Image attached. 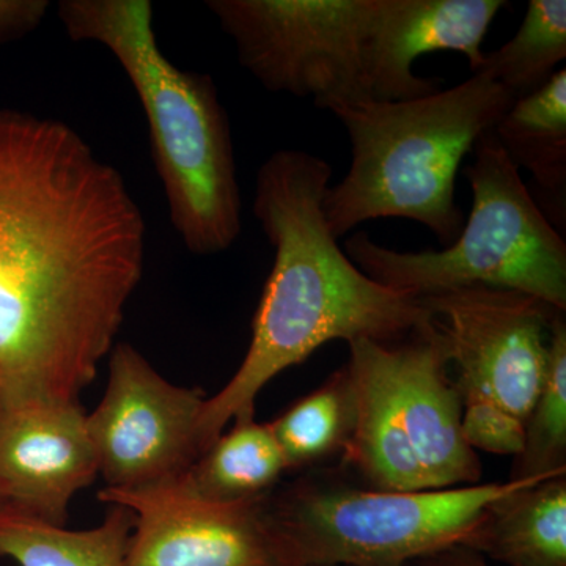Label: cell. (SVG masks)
<instances>
[{
  "label": "cell",
  "instance_id": "cell-1",
  "mask_svg": "<svg viewBox=\"0 0 566 566\" xmlns=\"http://www.w3.org/2000/svg\"><path fill=\"white\" fill-rule=\"evenodd\" d=\"M145 253L120 170L69 123L0 107V390L80 401Z\"/></svg>",
  "mask_w": 566,
  "mask_h": 566
},
{
  "label": "cell",
  "instance_id": "cell-2",
  "mask_svg": "<svg viewBox=\"0 0 566 566\" xmlns=\"http://www.w3.org/2000/svg\"><path fill=\"white\" fill-rule=\"evenodd\" d=\"M333 169L318 156L279 150L260 166L252 212L275 251L243 364L197 422L200 453L230 422L255 419V400L286 368L327 342L392 344L430 319L412 294L375 282L348 259L327 227Z\"/></svg>",
  "mask_w": 566,
  "mask_h": 566
},
{
  "label": "cell",
  "instance_id": "cell-3",
  "mask_svg": "<svg viewBox=\"0 0 566 566\" xmlns=\"http://www.w3.org/2000/svg\"><path fill=\"white\" fill-rule=\"evenodd\" d=\"M57 14L71 40L102 44L132 82L185 248L196 255L232 248L241 233V193L229 115L210 74L166 57L148 0H62Z\"/></svg>",
  "mask_w": 566,
  "mask_h": 566
},
{
  "label": "cell",
  "instance_id": "cell-4",
  "mask_svg": "<svg viewBox=\"0 0 566 566\" xmlns=\"http://www.w3.org/2000/svg\"><path fill=\"white\" fill-rule=\"evenodd\" d=\"M513 102L497 82L474 74L422 98L331 107L353 151L349 172L324 196L335 240L359 223L403 218L428 227L450 248L464 226L455 203L461 161Z\"/></svg>",
  "mask_w": 566,
  "mask_h": 566
},
{
  "label": "cell",
  "instance_id": "cell-5",
  "mask_svg": "<svg viewBox=\"0 0 566 566\" xmlns=\"http://www.w3.org/2000/svg\"><path fill=\"white\" fill-rule=\"evenodd\" d=\"M474 155L464 169L471 216L450 248L397 252L359 232L346 241V255L375 282L416 297L480 285L528 294L565 312L564 234L535 203L494 129L476 140Z\"/></svg>",
  "mask_w": 566,
  "mask_h": 566
},
{
  "label": "cell",
  "instance_id": "cell-6",
  "mask_svg": "<svg viewBox=\"0 0 566 566\" xmlns=\"http://www.w3.org/2000/svg\"><path fill=\"white\" fill-rule=\"evenodd\" d=\"M534 480L434 491H379L304 479L268 505L301 566H406L463 546L488 509Z\"/></svg>",
  "mask_w": 566,
  "mask_h": 566
},
{
  "label": "cell",
  "instance_id": "cell-7",
  "mask_svg": "<svg viewBox=\"0 0 566 566\" xmlns=\"http://www.w3.org/2000/svg\"><path fill=\"white\" fill-rule=\"evenodd\" d=\"M238 61L266 91L318 109L374 102L378 0H208Z\"/></svg>",
  "mask_w": 566,
  "mask_h": 566
},
{
  "label": "cell",
  "instance_id": "cell-8",
  "mask_svg": "<svg viewBox=\"0 0 566 566\" xmlns=\"http://www.w3.org/2000/svg\"><path fill=\"white\" fill-rule=\"evenodd\" d=\"M417 300L441 335L461 401L485 398L526 422L545 381L551 322L560 311L480 285Z\"/></svg>",
  "mask_w": 566,
  "mask_h": 566
},
{
  "label": "cell",
  "instance_id": "cell-9",
  "mask_svg": "<svg viewBox=\"0 0 566 566\" xmlns=\"http://www.w3.org/2000/svg\"><path fill=\"white\" fill-rule=\"evenodd\" d=\"M205 401L202 390L164 379L133 345H115L106 392L87 415L106 488L142 490L180 479L200 457Z\"/></svg>",
  "mask_w": 566,
  "mask_h": 566
},
{
  "label": "cell",
  "instance_id": "cell-10",
  "mask_svg": "<svg viewBox=\"0 0 566 566\" xmlns=\"http://www.w3.org/2000/svg\"><path fill=\"white\" fill-rule=\"evenodd\" d=\"M98 499L134 513L125 566H301L268 495L218 504L174 480L142 490L104 486Z\"/></svg>",
  "mask_w": 566,
  "mask_h": 566
},
{
  "label": "cell",
  "instance_id": "cell-11",
  "mask_svg": "<svg viewBox=\"0 0 566 566\" xmlns=\"http://www.w3.org/2000/svg\"><path fill=\"white\" fill-rule=\"evenodd\" d=\"M98 474V457L80 401L0 390L3 504L65 526L74 495Z\"/></svg>",
  "mask_w": 566,
  "mask_h": 566
},
{
  "label": "cell",
  "instance_id": "cell-12",
  "mask_svg": "<svg viewBox=\"0 0 566 566\" xmlns=\"http://www.w3.org/2000/svg\"><path fill=\"white\" fill-rule=\"evenodd\" d=\"M395 408L431 491L476 485L482 463L463 436V401L431 318L386 344Z\"/></svg>",
  "mask_w": 566,
  "mask_h": 566
},
{
  "label": "cell",
  "instance_id": "cell-13",
  "mask_svg": "<svg viewBox=\"0 0 566 566\" xmlns=\"http://www.w3.org/2000/svg\"><path fill=\"white\" fill-rule=\"evenodd\" d=\"M505 0H378L371 48L374 102H408L441 91V81L412 71L416 59L434 51L461 52L475 73L485 59L482 43Z\"/></svg>",
  "mask_w": 566,
  "mask_h": 566
},
{
  "label": "cell",
  "instance_id": "cell-14",
  "mask_svg": "<svg viewBox=\"0 0 566 566\" xmlns=\"http://www.w3.org/2000/svg\"><path fill=\"white\" fill-rule=\"evenodd\" d=\"M345 364L356 395V424L342 457L348 471L365 486L379 491H431L427 475L395 408L392 382L386 360V344L349 342Z\"/></svg>",
  "mask_w": 566,
  "mask_h": 566
},
{
  "label": "cell",
  "instance_id": "cell-15",
  "mask_svg": "<svg viewBox=\"0 0 566 566\" xmlns=\"http://www.w3.org/2000/svg\"><path fill=\"white\" fill-rule=\"evenodd\" d=\"M517 170H528L535 203L558 233L566 232V71L513 102L494 128Z\"/></svg>",
  "mask_w": 566,
  "mask_h": 566
},
{
  "label": "cell",
  "instance_id": "cell-16",
  "mask_svg": "<svg viewBox=\"0 0 566 566\" xmlns=\"http://www.w3.org/2000/svg\"><path fill=\"white\" fill-rule=\"evenodd\" d=\"M463 546L506 566H566V476L495 501Z\"/></svg>",
  "mask_w": 566,
  "mask_h": 566
},
{
  "label": "cell",
  "instance_id": "cell-17",
  "mask_svg": "<svg viewBox=\"0 0 566 566\" xmlns=\"http://www.w3.org/2000/svg\"><path fill=\"white\" fill-rule=\"evenodd\" d=\"M134 513L114 505L99 526L70 531L0 505V557L20 566H125Z\"/></svg>",
  "mask_w": 566,
  "mask_h": 566
},
{
  "label": "cell",
  "instance_id": "cell-18",
  "mask_svg": "<svg viewBox=\"0 0 566 566\" xmlns=\"http://www.w3.org/2000/svg\"><path fill=\"white\" fill-rule=\"evenodd\" d=\"M285 472L270 424L251 419L219 436L177 483L203 501L241 504L270 495Z\"/></svg>",
  "mask_w": 566,
  "mask_h": 566
},
{
  "label": "cell",
  "instance_id": "cell-19",
  "mask_svg": "<svg viewBox=\"0 0 566 566\" xmlns=\"http://www.w3.org/2000/svg\"><path fill=\"white\" fill-rule=\"evenodd\" d=\"M281 447L286 472L344 457L356 424V395L348 368L268 423Z\"/></svg>",
  "mask_w": 566,
  "mask_h": 566
},
{
  "label": "cell",
  "instance_id": "cell-20",
  "mask_svg": "<svg viewBox=\"0 0 566 566\" xmlns=\"http://www.w3.org/2000/svg\"><path fill=\"white\" fill-rule=\"evenodd\" d=\"M565 59V0H531L516 35L485 54L474 74L497 82L516 102L543 87Z\"/></svg>",
  "mask_w": 566,
  "mask_h": 566
},
{
  "label": "cell",
  "instance_id": "cell-21",
  "mask_svg": "<svg viewBox=\"0 0 566 566\" xmlns=\"http://www.w3.org/2000/svg\"><path fill=\"white\" fill-rule=\"evenodd\" d=\"M565 312L551 322L545 381L526 420V441L515 458L512 479H553L566 472Z\"/></svg>",
  "mask_w": 566,
  "mask_h": 566
},
{
  "label": "cell",
  "instance_id": "cell-22",
  "mask_svg": "<svg viewBox=\"0 0 566 566\" xmlns=\"http://www.w3.org/2000/svg\"><path fill=\"white\" fill-rule=\"evenodd\" d=\"M463 436L472 450L517 457L526 441V422L485 398L463 401Z\"/></svg>",
  "mask_w": 566,
  "mask_h": 566
},
{
  "label": "cell",
  "instance_id": "cell-23",
  "mask_svg": "<svg viewBox=\"0 0 566 566\" xmlns=\"http://www.w3.org/2000/svg\"><path fill=\"white\" fill-rule=\"evenodd\" d=\"M48 10V0H0V46L36 31Z\"/></svg>",
  "mask_w": 566,
  "mask_h": 566
},
{
  "label": "cell",
  "instance_id": "cell-24",
  "mask_svg": "<svg viewBox=\"0 0 566 566\" xmlns=\"http://www.w3.org/2000/svg\"><path fill=\"white\" fill-rule=\"evenodd\" d=\"M422 562L424 566H490L483 556L464 546L450 547Z\"/></svg>",
  "mask_w": 566,
  "mask_h": 566
},
{
  "label": "cell",
  "instance_id": "cell-25",
  "mask_svg": "<svg viewBox=\"0 0 566 566\" xmlns=\"http://www.w3.org/2000/svg\"><path fill=\"white\" fill-rule=\"evenodd\" d=\"M0 505H3V501H2V497H0Z\"/></svg>",
  "mask_w": 566,
  "mask_h": 566
}]
</instances>
